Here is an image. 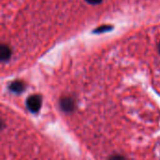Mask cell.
<instances>
[{"label": "cell", "mask_w": 160, "mask_h": 160, "mask_svg": "<svg viewBox=\"0 0 160 160\" xmlns=\"http://www.w3.org/2000/svg\"><path fill=\"white\" fill-rule=\"evenodd\" d=\"M109 160H127L124 157L120 156V155H113L110 158Z\"/></svg>", "instance_id": "5b68a950"}, {"label": "cell", "mask_w": 160, "mask_h": 160, "mask_svg": "<svg viewBox=\"0 0 160 160\" xmlns=\"http://www.w3.org/2000/svg\"><path fill=\"white\" fill-rule=\"evenodd\" d=\"M158 52H159V53H160V41H159V43L158 44Z\"/></svg>", "instance_id": "52a82bcc"}, {"label": "cell", "mask_w": 160, "mask_h": 160, "mask_svg": "<svg viewBox=\"0 0 160 160\" xmlns=\"http://www.w3.org/2000/svg\"><path fill=\"white\" fill-rule=\"evenodd\" d=\"M86 2H88L91 5H98L102 2V0H85Z\"/></svg>", "instance_id": "8992f818"}, {"label": "cell", "mask_w": 160, "mask_h": 160, "mask_svg": "<svg viewBox=\"0 0 160 160\" xmlns=\"http://www.w3.org/2000/svg\"><path fill=\"white\" fill-rule=\"evenodd\" d=\"M11 56V50L10 48L6 45V44H2L1 45V48H0V57H1V60L3 62H6L8 61Z\"/></svg>", "instance_id": "3957f363"}, {"label": "cell", "mask_w": 160, "mask_h": 160, "mask_svg": "<svg viewBox=\"0 0 160 160\" xmlns=\"http://www.w3.org/2000/svg\"><path fill=\"white\" fill-rule=\"evenodd\" d=\"M41 105H42V98L38 95L30 96L26 99V107L31 112H34V113L38 112L40 110Z\"/></svg>", "instance_id": "6da1fadb"}, {"label": "cell", "mask_w": 160, "mask_h": 160, "mask_svg": "<svg viewBox=\"0 0 160 160\" xmlns=\"http://www.w3.org/2000/svg\"><path fill=\"white\" fill-rule=\"evenodd\" d=\"M61 109L66 112H71L75 110V101L72 98L65 97L60 100Z\"/></svg>", "instance_id": "7a4b0ae2"}, {"label": "cell", "mask_w": 160, "mask_h": 160, "mask_svg": "<svg viewBox=\"0 0 160 160\" xmlns=\"http://www.w3.org/2000/svg\"><path fill=\"white\" fill-rule=\"evenodd\" d=\"M9 89L10 91H12L13 93H16V94H20L21 92H22L24 90V83L20 82V81H16V82H13L10 86H9Z\"/></svg>", "instance_id": "277c9868"}]
</instances>
